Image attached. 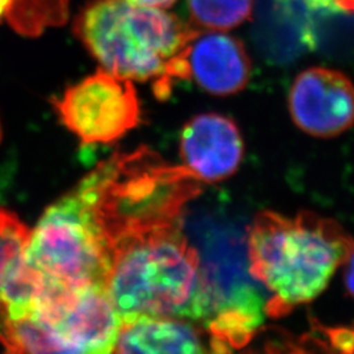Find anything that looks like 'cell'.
<instances>
[{
	"mask_svg": "<svg viewBox=\"0 0 354 354\" xmlns=\"http://www.w3.org/2000/svg\"><path fill=\"white\" fill-rule=\"evenodd\" d=\"M71 0H12L6 16L13 30L37 37L45 29L62 26L68 19Z\"/></svg>",
	"mask_w": 354,
	"mask_h": 354,
	"instance_id": "4fadbf2b",
	"label": "cell"
},
{
	"mask_svg": "<svg viewBox=\"0 0 354 354\" xmlns=\"http://www.w3.org/2000/svg\"><path fill=\"white\" fill-rule=\"evenodd\" d=\"M30 228L11 210L0 207V285L11 263L26 251Z\"/></svg>",
	"mask_w": 354,
	"mask_h": 354,
	"instance_id": "9a60e30c",
	"label": "cell"
},
{
	"mask_svg": "<svg viewBox=\"0 0 354 354\" xmlns=\"http://www.w3.org/2000/svg\"><path fill=\"white\" fill-rule=\"evenodd\" d=\"M0 140H1V127H0Z\"/></svg>",
	"mask_w": 354,
	"mask_h": 354,
	"instance_id": "ffe728a7",
	"label": "cell"
},
{
	"mask_svg": "<svg viewBox=\"0 0 354 354\" xmlns=\"http://www.w3.org/2000/svg\"><path fill=\"white\" fill-rule=\"evenodd\" d=\"M12 0H0V21L6 20V16L11 8Z\"/></svg>",
	"mask_w": 354,
	"mask_h": 354,
	"instance_id": "d6986e66",
	"label": "cell"
},
{
	"mask_svg": "<svg viewBox=\"0 0 354 354\" xmlns=\"http://www.w3.org/2000/svg\"><path fill=\"white\" fill-rule=\"evenodd\" d=\"M203 181L184 165H171L147 147L114 153L91 171L75 193L108 254L122 241L181 225L185 206Z\"/></svg>",
	"mask_w": 354,
	"mask_h": 354,
	"instance_id": "6da1fadb",
	"label": "cell"
},
{
	"mask_svg": "<svg viewBox=\"0 0 354 354\" xmlns=\"http://www.w3.org/2000/svg\"><path fill=\"white\" fill-rule=\"evenodd\" d=\"M248 270L270 292L266 315L285 317L327 289L354 251L353 236L342 225L314 212L254 216L247 241Z\"/></svg>",
	"mask_w": 354,
	"mask_h": 354,
	"instance_id": "7a4b0ae2",
	"label": "cell"
},
{
	"mask_svg": "<svg viewBox=\"0 0 354 354\" xmlns=\"http://www.w3.org/2000/svg\"><path fill=\"white\" fill-rule=\"evenodd\" d=\"M288 102L294 124L308 136L333 138L354 125V84L342 71L306 68L294 79Z\"/></svg>",
	"mask_w": 354,
	"mask_h": 354,
	"instance_id": "ba28073f",
	"label": "cell"
},
{
	"mask_svg": "<svg viewBox=\"0 0 354 354\" xmlns=\"http://www.w3.org/2000/svg\"><path fill=\"white\" fill-rule=\"evenodd\" d=\"M105 288L121 320L146 315L205 324L212 314L201 256L183 223L117 244Z\"/></svg>",
	"mask_w": 354,
	"mask_h": 354,
	"instance_id": "3957f363",
	"label": "cell"
},
{
	"mask_svg": "<svg viewBox=\"0 0 354 354\" xmlns=\"http://www.w3.org/2000/svg\"><path fill=\"white\" fill-rule=\"evenodd\" d=\"M61 122L84 145H109L140 124L133 80L100 68L54 100Z\"/></svg>",
	"mask_w": 354,
	"mask_h": 354,
	"instance_id": "8992f818",
	"label": "cell"
},
{
	"mask_svg": "<svg viewBox=\"0 0 354 354\" xmlns=\"http://www.w3.org/2000/svg\"><path fill=\"white\" fill-rule=\"evenodd\" d=\"M29 315L57 329L71 353H113L121 328V317L100 283L82 289L53 283Z\"/></svg>",
	"mask_w": 354,
	"mask_h": 354,
	"instance_id": "52a82bcc",
	"label": "cell"
},
{
	"mask_svg": "<svg viewBox=\"0 0 354 354\" xmlns=\"http://www.w3.org/2000/svg\"><path fill=\"white\" fill-rule=\"evenodd\" d=\"M190 26L226 32L251 20L253 0H187Z\"/></svg>",
	"mask_w": 354,
	"mask_h": 354,
	"instance_id": "5bb4252c",
	"label": "cell"
},
{
	"mask_svg": "<svg viewBox=\"0 0 354 354\" xmlns=\"http://www.w3.org/2000/svg\"><path fill=\"white\" fill-rule=\"evenodd\" d=\"M24 257L51 281L71 289L105 285L109 260L97 230L71 190L30 230Z\"/></svg>",
	"mask_w": 354,
	"mask_h": 354,
	"instance_id": "5b68a950",
	"label": "cell"
},
{
	"mask_svg": "<svg viewBox=\"0 0 354 354\" xmlns=\"http://www.w3.org/2000/svg\"><path fill=\"white\" fill-rule=\"evenodd\" d=\"M187 62L189 79L216 96L243 91L252 71L241 41L219 30H200L190 41Z\"/></svg>",
	"mask_w": 354,
	"mask_h": 354,
	"instance_id": "30bf717a",
	"label": "cell"
},
{
	"mask_svg": "<svg viewBox=\"0 0 354 354\" xmlns=\"http://www.w3.org/2000/svg\"><path fill=\"white\" fill-rule=\"evenodd\" d=\"M0 342L12 353H71L57 329L36 315L13 319L0 307Z\"/></svg>",
	"mask_w": 354,
	"mask_h": 354,
	"instance_id": "7c38bea8",
	"label": "cell"
},
{
	"mask_svg": "<svg viewBox=\"0 0 354 354\" xmlns=\"http://www.w3.org/2000/svg\"><path fill=\"white\" fill-rule=\"evenodd\" d=\"M184 167L203 183L232 176L241 167L244 143L236 124L225 115H196L184 127L180 138Z\"/></svg>",
	"mask_w": 354,
	"mask_h": 354,
	"instance_id": "9c48e42d",
	"label": "cell"
},
{
	"mask_svg": "<svg viewBox=\"0 0 354 354\" xmlns=\"http://www.w3.org/2000/svg\"><path fill=\"white\" fill-rule=\"evenodd\" d=\"M203 335L185 319L142 317L121 320L115 353H203Z\"/></svg>",
	"mask_w": 354,
	"mask_h": 354,
	"instance_id": "8fae6325",
	"label": "cell"
},
{
	"mask_svg": "<svg viewBox=\"0 0 354 354\" xmlns=\"http://www.w3.org/2000/svg\"><path fill=\"white\" fill-rule=\"evenodd\" d=\"M198 32L174 13L127 0H92L74 21L76 37L102 70L152 82L159 99L169 96L175 80H189L187 53Z\"/></svg>",
	"mask_w": 354,
	"mask_h": 354,
	"instance_id": "277c9868",
	"label": "cell"
},
{
	"mask_svg": "<svg viewBox=\"0 0 354 354\" xmlns=\"http://www.w3.org/2000/svg\"><path fill=\"white\" fill-rule=\"evenodd\" d=\"M344 283L346 291L354 299V251L348 261L345 263V273H344Z\"/></svg>",
	"mask_w": 354,
	"mask_h": 354,
	"instance_id": "2e32d148",
	"label": "cell"
},
{
	"mask_svg": "<svg viewBox=\"0 0 354 354\" xmlns=\"http://www.w3.org/2000/svg\"><path fill=\"white\" fill-rule=\"evenodd\" d=\"M332 1L339 10L345 12L354 13V0H332Z\"/></svg>",
	"mask_w": 354,
	"mask_h": 354,
	"instance_id": "ac0fdd59",
	"label": "cell"
},
{
	"mask_svg": "<svg viewBox=\"0 0 354 354\" xmlns=\"http://www.w3.org/2000/svg\"><path fill=\"white\" fill-rule=\"evenodd\" d=\"M131 4L140 6V7H150V8H160L167 10L169 8L176 0H127Z\"/></svg>",
	"mask_w": 354,
	"mask_h": 354,
	"instance_id": "e0dca14e",
	"label": "cell"
}]
</instances>
